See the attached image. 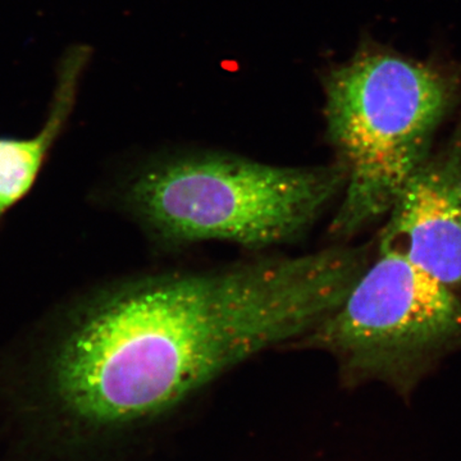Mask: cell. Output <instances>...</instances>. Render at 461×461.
Here are the masks:
<instances>
[{
  "label": "cell",
  "instance_id": "6da1fadb",
  "mask_svg": "<svg viewBox=\"0 0 461 461\" xmlns=\"http://www.w3.org/2000/svg\"><path fill=\"white\" fill-rule=\"evenodd\" d=\"M368 264V247L339 245L107 282L42 323L51 384L93 426H145L251 357L294 348Z\"/></svg>",
  "mask_w": 461,
  "mask_h": 461
},
{
  "label": "cell",
  "instance_id": "7a4b0ae2",
  "mask_svg": "<svg viewBox=\"0 0 461 461\" xmlns=\"http://www.w3.org/2000/svg\"><path fill=\"white\" fill-rule=\"evenodd\" d=\"M345 169L268 165L193 151L149 160L115 190V205L157 247L222 241L248 250L293 244L341 198Z\"/></svg>",
  "mask_w": 461,
  "mask_h": 461
},
{
  "label": "cell",
  "instance_id": "3957f363",
  "mask_svg": "<svg viewBox=\"0 0 461 461\" xmlns=\"http://www.w3.org/2000/svg\"><path fill=\"white\" fill-rule=\"evenodd\" d=\"M327 138L346 173L329 233L348 240L386 217L461 98V67L366 42L326 83Z\"/></svg>",
  "mask_w": 461,
  "mask_h": 461
},
{
  "label": "cell",
  "instance_id": "277c9868",
  "mask_svg": "<svg viewBox=\"0 0 461 461\" xmlns=\"http://www.w3.org/2000/svg\"><path fill=\"white\" fill-rule=\"evenodd\" d=\"M461 345L453 288L395 251H378L342 304L294 348L326 351L348 384L384 381L408 395Z\"/></svg>",
  "mask_w": 461,
  "mask_h": 461
},
{
  "label": "cell",
  "instance_id": "5b68a950",
  "mask_svg": "<svg viewBox=\"0 0 461 461\" xmlns=\"http://www.w3.org/2000/svg\"><path fill=\"white\" fill-rule=\"evenodd\" d=\"M387 217L378 251H395L446 286H460L461 121L412 173Z\"/></svg>",
  "mask_w": 461,
  "mask_h": 461
},
{
  "label": "cell",
  "instance_id": "8992f818",
  "mask_svg": "<svg viewBox=\"0 0 461 461\" xmlns=\"http://www.w3.org/2000/svg\"><path fill=\"white\" fill-rule=\"evenodd\" d=\"M84 51H74L63 63L53 104L44 126L32 138H0V226L9 212L35 187L54 145L74 108Z\"/></svg>",
  "mask_w": 461,
  "mask_h": 461
}]
</instances>
